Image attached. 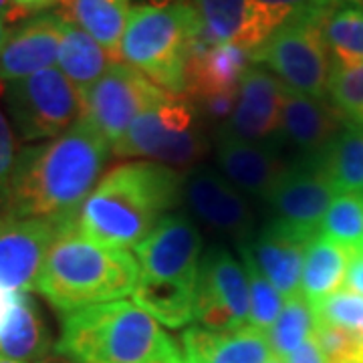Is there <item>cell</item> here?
Segmentation results:
<instances>
[{
  "mask_svg": "<svg viewBox=\"0 0 363 363\" xmlns=\"http://www.w3.org/2000/svg\"><path fill=\"white\" fill-rule=\"evenodd\" d=\"M40 363H77V362H73L71 357H67V355H61V353H57V351H55V353H51V355H49L47 359H43Z\"/></svg>",
  "mask_w": 363,
  "mask_h": 363,
  "instance_id": "obj_43",
  "label": "cell"
},
{
  "mask_svg": "<svg viewBox=\"0 0 363 363\" xmlns=\"http://www.w3.org/2000/svg\"><path fill=\"white\" fill-rule=\"evenodd\" d=\"M0 363H21V362H14V359H9V357L0 355Z\"/></svg>",
  "mask_w": 363,
  "mask_h": 363,
  "instance_id": "obj_47",
  "label": "cell"
},
{
  "mask_svg": "<svg viewBox=\"0 0 363 363\" xmlns=\"http://www.w3.org/2000/svg\"><path fill=\"white\" fill-rule=\"evenodd\" d=\"M286 363H329L327 362V357H325L323 350H321V345H319V341L315 337V333H313L311 337L307 339L301 347L293 351L289 357L285 359Z\"/></svg>",
  "mask_w": 363,
  "mask_h": 363,
  "instance_id": "obj_37",
  "label": "cell"
},
{
  "mask_svg": "<svg viewBox=\"0 0 363 363\" xmlns=\"http://www.w3.org/2000/svg\"><path fill=\"white\" fill-rule=\"evenodd\" d=\"M210 331H240L250 323V291L245 267L226 248H210L196 279V317Z\"/></svg>",
  "mask_w": 363,
  "mask_h": 363,
  "instance_id": "obj_10",
  "label": "cell"
},
{
  "mask_svg": "<svg viewBox=\"0 0 363 363\" xmlns=\"http://www.w3.org/2000/svg\"><path fill=\"white\" fill-rule=\"evenodd\" d=\"M133 303L169 329H182L196 317V285L142 279L133 291Z\"/></svg>",
  "mask_w": 363,
  "mask_h": 363,
  "instance_id": "obj_26",
  "label": "cell"
},
{
  "mask_svg": "<svg viewBox=\"0 0 363 363\" xmlns=\"http://www.w3.org/2000/svg\"><path fill=\"white\" fill-rule=\"evenodd\" d=\"M327 93L345 125H363V61L331 63Z\"/></svg>",
  "mask_w": 363,
  "mask_h": 363,
  "instance_id": "obj_32",
  "label": "cell"
},
{
  "mask_svg": "<svg viewBox=\"0 0 363 363\" xmlns=\"http://www.w3.org/2000/svg\"><path fill=\"white\" fill-rule=\"evenodd\" d=\"M343 119L321 97L285 89L279 135L307 157L319 156L341 131Z\"/></svg>",
  "mask_w": 363,
  "mask_h": 363,
  "instance_id": "obj_17",
  "label": "cell"
},
{
  "mask_svg": "<svg viewBox=\"0 0 363 363\" xmlns=\"http://www.w3.org/2000/svg\"><path fill=\"white\" fill-rule=\"evenodd\" d=\"M319 234L347 250L363 248V194H337L325 212Z\"/></svg>",
  "mask_w": 363,
  "mask_h": 363,
  "instance_id": "obj_33",
  "label": "cell"
},
{
  "mask_svg": "<svg viewBox=\"0 0 363 363\" xmlns=\"http://www.w3.org/2000/svg\"><path fill=\"white\" fill-rule=\"evenodd\" d=\"M184 200L214 234L245 245L255 236V212L247 196L214 169H196L184 180Z\"/></svg>",
  "mask_w": 363,
  "mask_h": 363,
  "instance_id": "obj_14",
  "label": "cell"
},
{
  "mask_svg": "<svg viewBox=\"0 0 363 363\" xmlns=\"http://www.w3.org/2000/svg\"><path fill=\"white\" fill-rule=\"evenodd\" d=\"M200 21L202 37L210 45L238 43L247 23L248 0H180Z\"/></svg>",
  "mask_w": 363,
  "mask_h": 363,
  "instance_id": "obj_30",
  "label": "cell"
},
{
  "mask_svg": "<svg viewBox=\"0 0 363 363\" xmlns=\"http://www.w3.org/2000/svg\"><path fill=\"white\" fill-rule=\"evenodd\" d=\"M202 234L194 222L184 214L172 212L157 222V226L135 247L142 279L196 285Z\"/></svg>",
  "mask_w": 363,
  "mask_h": 363,
  "instance_id": "obj_12",
  "label": "cell"
},
{
  "mask_svg": "<svg viewBox=\"0 0 363 363\" xmlns=\"http://www.w3.org/2000/svg\"><path fill=\"white\" fill-rule=\"evenodd\" d=\"M315 160L337 194H363V125H345Z\"/></svg>",
  "mask_w": 363,
  "mask_h": 363,
  "instance_id": "obj_27",
  "label": "cell"
},
{
  "mask_svg": "<svg viewBox=\"0 0 363 363\" xmlns=\"http://www.w3.org/2000/svg\"><path fill=\"white\" fill-rule=\"evenodd\" d=\"M238 248H240V255L245 259V271H247L248 291H250V323H248V327L267 333L272 323L277 321L279 313L285 305V298L274 289L271 281L262 274L259 264L250 257L247 247Z\"/></svg>",
  "mask_w": 363,
  "mask_h": 363,
  "instance_id": "obj_34",
  "label": "cell"
},
{
  "mask_svg": "<svg viewBox=\"0 0 363 363\" xmlns=\"http://www.w3.org/2000/svg\"><path fill=\"white\" fill-rule=\"evenodd\" d=\"M307 245L309 240L269 222L260 233H255V236L240 247H247L262 274L283 298H289L301 293V274Z\"/></svg>",
  "mask_w": 363,
  "mask_h": 363,
  "instance_id": "obj_20",
  "label": "cell"
},
{
  "mask_svg": "<svg viewBox=\"0 0 363 363\" xmlns=\"http://www.w3.org/2000/svg\"><path fill=\"white\" fill-rule=\"evenodd\" d=\"M0 16L4 21H11L13 23V21H25L26 13H23L13 0H0Z\"/></svg>",
  "mask_w": 363,
  "mask_h": 363,
  "instance_id": "obj_39",
  "label": "cell"
},
{
  "mask_svg": "<svg viewBox=\"0 0 363 363\" xmlns=\"http://www.w3.org/2000/svg\"><path fill=\"white\" fill-rule=\"evenodd\" d=\"M331 63L363 61V0H337L321 21Z\"/></svg>",
  "mask_w": 363,
  "mask_h": 363,
  "instance_id": "obj_28",
  "label": "cell"
},
{
  "mask_svg": "<svg viewBox=\"0 0 363 363\" xmlns=\"http://www.w3.org/2000/svg\"><path fill=\"white\" fill-rule=\"evenodd\" d=\"M13 2L23 11V13L30 14L47 9V6H51L52 2H59V0H13Z\"/></svg>",
  "mask_w": 363,
  "mask_h": 363,
  "instance_id": "obj_40",
  "label": "cell"
},
{
  "mask_svg": "<svg viewBox=\"0 0 363 363\" xmlns=\"http://www.w3.org/2000/svg\"><path fill=\"white\" fill-rule=\"evenodd\" d=\"M184 198L176 169L133 160L105 174L75 216V230L107 248H135Z\"/></svg>",
  "mask_w": 363,
  "mask_h": 363,
  "instance_id": "obj_2",
  "label": "cell"
},
{
  "mask_svg": "<svg viewBox=\"0 0 363 363\" xmlns=\"http://www.w3.org/2000/svg\"><path fill=\"white\" fill-rule=\"evenodd\" d=\"M52 353L51 333L30 293H16L0 327V355L21 363H40Z\"/></svg>",
  "mask_w": 363,
  "mask_h": 363,
  "instance_id": "obj_22",
  "label": "cell"
},
{
  "mask_svg": "<svg viewBox=\"0 0 363 363\" xmlns=\"http://www.w3.org/2000/svg\"><path fill=\"white\" fill-rule=\"evenodd\" d=\"M210 145L202 117L186 95L168 93L143 111L113 145L117 157H138L172 169H188L204 160Z\"/></svg>",
  "mask_w": 363,
  "mask_h": 363,
  "instance_id": "obj_6",
  "label": "cell"
},
{
  "mask_svg": "<svg viewBox=\"0 0 363 363\" xmlns=\"http://www.w3.org/2000/svg\"><path fill=\"white\" fill-rule=\"evenodd\" d=\"M63 18L81 26L119 63V43L130 18V0H59Z\"/></svg>",
  "mask_w": 363,
  "mask_h": 363,
  "instance_id": "obj_23",
  "label": "cell"
},
{
  "mask_svg": "<svg viewBox=\"0 0 363 363\" xmlns=\"http://www.w3.org/2000/svg\"><path fill=\"white\" fill-rule=\"evenodd\" d=\"M147 6H156V9H164V6H169L174 4V0H145Z\"/></svg>",
  "mask_w": 363,
  "mask_h": 363,
  "instance_id": "obj_44",
  "label": "cell"
},
{
  "mask_svg": "<svg viewBox=\"0 0 363 363\" xmlns=\"http://www.w3.org/2000/svg\"><path fill=\"white\" fill-rule=\"evenodd\" d=\"M351 255L353 250L339 247L323 234H315L305 250L301 295L313 305L339 291L345 283Z\"/></svg>",
  "mask_w": 363,
  "mask_h": 363,
  "instance_id": "obj_25",
  "label": "cell"
},
{
  "mask_svg": "<svg viewBox=\"0 0 363 363\" xmlns=\"http://www.w3.org/2000/svg\"><path fill=\"white\" fill-rule=\"evenodd\" d=\"M315 323L339 327L363 335V297L350 289H339L333 295L313 303Z\"/></svg>",
  "mask_w": 363,
  "mask_h": 363,
  "instance_id": "obj_35",
  "label": "cell"
},
{
  "mask_svg": "<svg viewBox=\"0 0 363 363\" xmlns=\"http://www.w3.org/2000/svg\"><path fill=\"white\" fill-rule=\"evenodd\" d=\"M166 95V91L160 89L138 69L113 63L89 89L81 91L83 119L113 147L131 123Z\"/></svg>",
  "mask_w": 363,
  "mask_h": 363,
  "instance_id": "obj_9",
  "label": "cell"
},
{
  "mask_svg": "<svg viewBox=\"0 0 363 363\" xmlns=\"http://www.w3.org/2000/svg\"><path fill=\"white\" fill-rule=\"evenodd\" d=\"M315 333V313L313 305L301 293L285 298V305L277 321L267 331L272 353L286 359L293 351L301 347Z\"/></svg>",
  "mask_w": 363,
  "mask_h": 363,
  "instance_id": "obj_31",
  "label": "cell"
},
{
  "mask_svg": "<svg viewBox=\"0 0 363 363\" xmlns=\"http://www.w3.org/2000/svg\"><path fill=\"white\" fill-rule=\"evenodd\" d=\"M198 35L200 21L186 2L164 9L135 6L119 43V63L138 69L166 93L184 95L186 63Z\"/></svg>",
  "mask_w": 363,
  "mask_h": 363,
  "instance_id": "obj_5",
  "label": "cell"
},
{
  "mask_svg": "<svg viewBox=\"0 0 363 363\" xmlns=\"http://www.w3.org/2000/svg\"><path fill=\"white\" fill-rule=\"evenodd\" d=\"M335 2L321 0L289 18L250 52V61L267 67L289 89L323 99L331 57L321 33V21Z\"/></svg>",
  "mask_w": 363,
  "mask_h": 363,
  "instance_id": "obj_7",
  "label": "cell"
},
{
  "mask_svg": "<svg viewBox=\"0 0 363 363\" xmlns=\"http://www.w3.org/2000/svg\"><path fill=\"white\" fill-rule=\"evenodd\" d=\"M140 264L128 250L87 240L69 226L55 238L40 271L37 291L63 315L133 295Z\"/></svg>",
  "mask_w": 363,
  "mask_h": 363,
  "instance_id": "obj_3",
  "label": "cell"
},
{
  "mask_svg": "<svg viewBox=\"0 0 363 363\" xmlns=\"http://www.w3.org/2000/svg\"><path fill=\"white\" fill-rule=\"evenodd\" d=\"M59 69L79 91L89 89L91 85L117 63L97 40L89 37L81 26L63 18L61 45H59Z\"/></svg>",
  "mask_w": 363,
  "mask_h": 363,
  "instance_id": "obj_24",
  "label": "cell"
},
{
  "mask_svg": "<svg viewBox=\"0 0 363 363\" xmlns=\"http://www.w3.org/2000/svg\"><path fill=\"white\" fill-rule=\"evenodd\" d=\"M152 363H186L184 362V355H182V351L176 347V350L168 351V353H164L162 357H157Z\"/></svg>",
  "mask_w": 363,
  "mask_h": 363,
  "instance_id": "obj_42",
  "label": "cell"
},
{
  "mask_svg": "<svg viewBox=\"0 0 363 363\" xmlns=\"http://www.w3.org/2000/svg\"><path fill=\"white\" fill-rule=\"evenodd\" d=\"M111 143L81 117L65 133L23 147L2 214L75 224L109 160Z\"/></svg>",
  "mask_w": 363,
  "mask_h": 363,
  "instance_id": "obj_1",
  "label": "cell"
},
{
  "mask_svg": "<svg viewBox=\"0 0 363 363\" xmlns=\"http://www.w3.org/2000/svg\"><path fill=\"white\" fill-rule=\"evenodd\" d=\"M61 25L63 16L59 13H40L14 26L0 52V85L52 67L59 57Z\"/></svg>",
  "mask_w": 363,
  "mask_h": 363,
  "instance_id": "obj_16",
  "label": "cell"
},
{
  "mask_svg": "<svg viewBox=\"0 0 363 363\" xmlns=\"http://www.w3.org/2000/svg\"><path fill=\"white\" fill-rule=\"evenodd\" d=\"M182 355L186 363H267L272 347L264 331H210L192 325L182 335Z\"/></svg>",
  "mask_w": 363,
  "mask_h": 363,
  "instance_id": "obj_19",
  "label": "cell"
},
{
  "mask_svg": "<svg viewBox=\"0 0 363 363\" xmlns=\"http://www.w3.org/2000/svg\"><path fill=\"white\" fill-rule=\"evenodd\" d=\"M267 363H286V362H285V359H281V357H277V355H272L271 359H269Z\"/></svg>",
  "mask_w": 363,
  "mask_h": 363,
  "instance_id": "obj_46",
  "label": "cell"
},
{
  "mask_svg": "<svg viewBox=\"0 0 363 363\" xmlns=\"http://www.w3.org/2000/svg\"><path fill=\"white\" fill-rule=\"evenodd\" d=\"M250 51L236 43L210 45L202 35L192 40L186 63L188 99L216 91H236L248 71Z\"/></svg>",
  "mask_w": 363,
  "mask_h": 363,
  "instance_id": "obj_18",
  "label": "cell"
},
{
  "mask_svg": "<svg viewBox=\"0 0 363 363\" xmlns=\"http://www.w3.org/2000/svg\"><path fill=\"white\" fill-rule=\"evenodd\" d=\"M335 196V188L317 160L305 157L298 164L286 166L264 202L271 208L274 226L311 240L319 233L325 212Z\"/></svg>",
  "mask_w": 363,
  "mask_h": 363,
  "instance_id": "obj_11",
  "label": "cell"
},
{
  "mask_svg": "<svg viewBox=\"0 0 363 363\" xmlns=\"http://www.w3.org/2000/svg\"><path fill=\"white\" fill-rule=\"evenodd\" d=\"M317 2L321 0H248L247 23L236 45L252 52L289 18Z\"/></svg>",
  "mask_w": 363,
  "mask_h": 363,
  "instance_id": "obj_29",
  "label": "cell"
},
{
  "mask_svg": "<svg viewBox=\"0 0 363 363\" xmlns=\"http://www.w3.org/2000/svg\"><path fill=\"white\" fill-rule=\"evenodd\" d=\"M69 226L75 224L0 214V289L13 293L37 291L47 252Z\"/></svg>",
  "mask_w": 363,
  "mask_h": 363,
  "instance_id": "obj_13",
  "label": "cell"
},
{
  "mask_svg": "<svg viewBox=\"0 0 363 363\" xmlns=\"http://www.w3.org/2000/svg\"><path fill=\"white\" fill-rule=\"evenodd\" d=\"M285 85L264 67H248L238 85V99L230 119L220 125L218 142L259 143L279 131Z\"/></svg>",
  "mask_w": 363,
  "mask_h": 363,
  "instance_id": "obj_15",
  "label": "cell"
},
{
  "mask_svg": "<svg viewBox=\"0 0 363 363\" xmlns=\"http://www.w3.org/2000/svg\"><path fill=\"white\" fill-rule=\"evenodd\" d=\"M14 297H16V293H13V291H6V289H0V327L4 325L6 317H9V313H11V309H13Z\"/></svg>",
  "mask_w": 363,
  "mask_h": 363,
  "instance_id": "obj_41",
  "label": "cell"
},
{
  "mask_svg": "<svg viewBox=\"0 0 363 363\" xmlns=\"http://www.w3.org/2000/svg\"><path fill=\"white\" fill-rule=\"evenodd\" d=\"M216 164L222 176L242 194L264 200L277 180L285 172L283 160L271 147L259 143L220 140L216 150Z\"/></svg>",
  "mask_w": 363,
  "mask_h": 363,
  "instance_id": "obj_21",
  "label": "cell"
},
{
  "mask_svg": "<svg viewBox=\"0 0 363 363\" xmlns=\"http://www.w3.org/2000/svg\"><path fill=\"white\" fill-rule=\"evenodd\" d=\"M176 347L154 317L121 298L67 313L55 351L77 363H152Z\"/></svg>",
  "mask_w": 363,
  "mask_h": 363,
  "instance_id": "obj_4",
  "label": "cell"
},
{
  "mask_svg": "<svg viewBox=\"0 0 363 363\" xmlns=\"http://www.w3.org/2000/svg\"><path fill=\"white\" fill-rule=\"evenodd\" d=\"M14 160H16V142H14V131L9 123L6 116L0 109V214L6 204L11 176H13Z\"/></svg>",
  "mask_w": 363,
  "mask_h": 363,
  "instance_id": "obj_36",
  "label": "cell"
},
{
  "mask_svg": "<svg viewBox=\"0 0 363 363\" xmlns=\"http://www.w3.org/2000/svg\"><path fill=\"white\" fill-rule=\"evenodd\" d=\"M345 285L350 291L363 297V248L353 250V255H351L347 274H345Z\"/></svg>",
  "mask_w": 363,
  "mask_h": 363,
  "instance_id": "obj_38",
  "label": "cell"
},
{
  "mask_svg": "<svg viewBox=\"0 0 363 363\" xmlns=\"http://www.w3.org/2000/svg\"><path fill=\"white\" fill-rule=\"evenodd\" d=\"M4 23H6V21H4V18L0 16V52H2L4 40H6V35H9V33H6V26H4Z\"/></svg>",
  "mask_w": 363,
  "mask_h": 363,
  "instance_id": "obj_45",
  "label": "cell"
},
{
  "mask_svg": "<svg viewBox=\"0 0 363 363\" xmlns=\"http://www.w3.org/2000/svg\"><path fill=\"white\" fill-rule=\"evenodd\" d=\"M0 93L14 131L26 143L52 140L83 117L81 91L55 67L6 83Z\"/></svg>",
  "mask_w": 363,
  "mask_h": 363,
  "instance_id": "obj_8",
  "label": "cell"
}]
</instances>
